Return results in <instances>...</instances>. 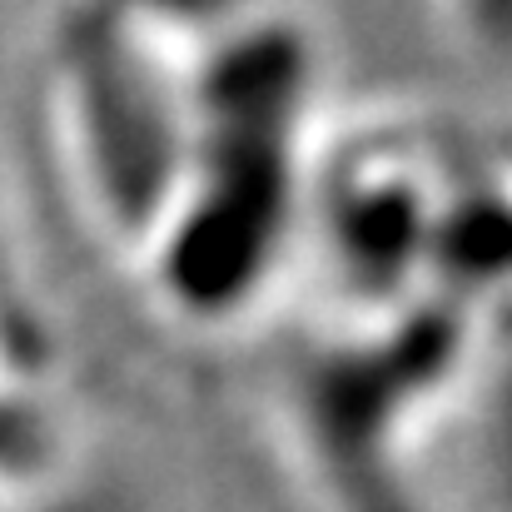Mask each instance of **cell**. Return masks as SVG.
Instances as JSON below:
<instances>
[{
    "label": "cell",
    "mask_w": 512,
    "mask_h": 512,
    "mask_svg": "<svg viewBox=\"0 0 512 512\" xmlns=\"http://www.w3.org/2000/svg\"><path fill=\"white\" fill-rule=\"evenodd\" d=\"M80 214L179 329H234L304 264L324 40L294 10H100L45 35Z\"/></svg>",
    "instance_id": "cell-1"
},
{
    "label": "cell",
    "mask_w": 512,
    "mask_h": 512,
    "mask_svg": "<svg viewBox=\"0 0 512 512\" xmlns=\"http://www.w3.org/2000/svg\"><path fill=\"white\" fill-rule=\"evenodd\" d=\"M25 512H125V508H120L115 498H85V493L65 488L60 498H40V493H30Z\"/></svg>",
    "instance_id": "cell-2"
}]
</instances>
